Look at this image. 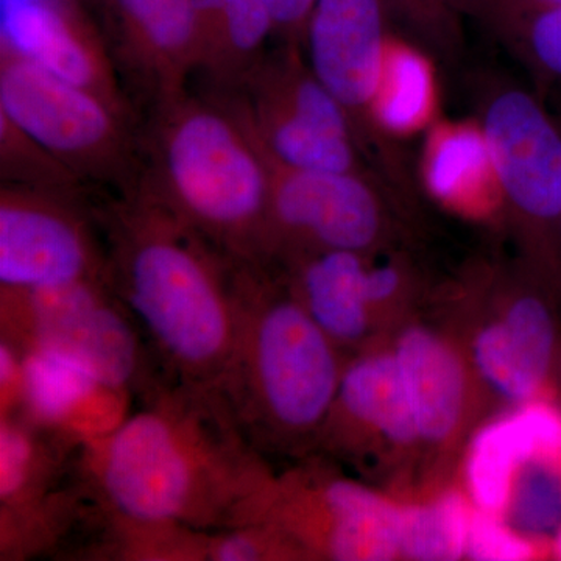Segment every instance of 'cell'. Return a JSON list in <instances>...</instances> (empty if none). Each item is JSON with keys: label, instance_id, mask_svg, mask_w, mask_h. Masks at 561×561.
Masks as SVG:
<instances>
[{"label": "cell", "instance_id": "obj_1", "mask_svg": "<svg viewBox=\"0 0 561 561\" xmlns=\"http://www.w3.org/2000/svg\"><path fill=\"white\" fill-rule=\"evenodd\" d=\"M77 471L111 518L201 531L253 522L275 478L216 390L171 381L83 438Z\"/></svg>", "mask_w": 561, "mask_h": 561}, {"label": "cell", "instance_id": "obj_2", "mask_svg": "<svg viewBox=\"0 0 561 561\" xmlns=\"http://www.w3.org/2000/svg\"><path fill=\"white\" fill-rule=\"evenodd\" d=\"M110 287L171 382L217 390L236 335L234 264L135 190L91 202Z\"/></svg>", "mask_w": 561, "mask_h": 561}, {"label": "cell", "instance_id": "obj_3", "mask_svg": "<svg viewBox=\"0 0 561 561\" xmlns=\"http://www.w3.org/2000/svg\"><path fill=\"white\" fill-rule=\"evenodd\" d=\"M236 335L217 393L251 445L309 456L334 408L341 350L271 264L236 262Z\"/></svg>", "mask_w": 561, "mask_h": 561}, {"label": "cell", "instance_id": "obj_4", "mask_svg": "<svg viewBox=\"0 0 561 561\" xmlns=\"http://www.w3.org/2000/svg\"><path fill=\"white\" fill-rule=\"evenodd\" d=\"M140 142L138 186L236 262L264 264L271 172L220 95L154 103Z\"/></svg>", "mask_w": 561, "mask_h": 561}, {"label": "cell", "instance_id": "obj_5", "mask_svg": "<svg viewBox=\"0 0 561 561\" xmlns=\"http://www.w3.org/2000/svg\"><path fill=\"white\" fill-rule=\"evenodd\" d=\"M476 121L526 265L561 290V116L497 72L474 79Z\"/></svg>", "mask_w": 561, "mask_h": 561}, {"label": "cell", "instance_id": "obj_6", "mask_svg": "<svg viewBox=\"0 0 561 561\" xmlns=\"http://www.w3.org/2000/svg\"><path fill=\"white\" fill-rule=\"evenodd\" d=\"M2 341L79 362L110 390L149 398L168 382L149 343L108 283L0 287Z\"/></svg>", "mask_w": 561, "mask_h": 561}, {"label": "cell", "instance_id": "obj_7", "mask_svg": "<svg viewBox=\"0 0 561 561\" xmlns=\"http://www.w3.org/2000/svg\"><path fill=\"white\" fill-rule=\"evenodd\" d=\"M214 94L230 103L272 161L378 179L345 110L313 72L301 44L279 41L234 88Z\"/></svg>", "mask_w": 561, "mask_h": 561}, {"label": "cell", "instance_id": "obj_8", "mask_svg": "<svg viewBox=\"0 0 561 561\" xmlns=\"http://www.w3.org/2000/svg\"><path fill=\"white\" fill-rule=\"evenodd\" d=\"M0 111L38 139L87 186L122 194L140 180V142L99 95L55 76L0 41Z\"/></svg>", "mask_w": 561, "mask_h": 561}, {"label": "cell", "instance_id": "obj_9", "mask_svg": "<svg viewBox=\"0 0 561 561\" xmlns=\"http://www.w3.org/2000/svg\"><path fill=\"white\" fill-rule=\"evenodd\" d=\"M391 20L386 0H317L301 47L316 76L341 103L365 160L400 198L415 197L408 154L376 121Z\"/></svg>", "mask_w": 561, "mask_h": 561}, {"label": "cell", "instance_id": "obj_10", "mask_svg": "<svg viewBox=\"0 0 561 561\" xmlns=\"http://www.w3.org/2000/svg\"><path fill=\"white\" fill-rule=\"evenodd\" d=\"M402 508L305 456L275 472L251 523L278 530L305 560L386 561L401 557Z\"/></svg>", "mask_w": 561, "mask_h": 561}, {"label": "cell", "instance_id": "obj_11", "mask_svg": "<svg viewBox=\"0 0 561 561\" xmlns=\"http://www.w3.org/2000/svg\"><path fill=\"white\" fill-rule=\"evenodd\" d=\"M267 164L271 197L264 264H289L327 251L371 256L389 243L391 209L400 205L376 176L289 168L271 158Z\"/></svg>", "mask_w": 561, "mask_h": 561}, {"label": "cell", "instance_id": "obj_12", "mask_svg": "<svg viewBox=\"0 0 561 561\" xmlns=\"http://www.w3.org/2000/svg\"><path fill=\"white\" fill-rule=\"evenodd\" d=\"M110 284L108 256L87 197L0 186V287Z\"/></svg>", "mask_w": 561, "mask_h": 561}, {"label": "cell", "instance_id": "obj_13", "mask_svg": "<svg viewBox=\"0 0 561 561\" xmlns=\"http://www.w3.org/2000/svg\"><path fill=\"white\" fill-rule=\"evenodd\" d=\"M552 290V284L526 265L524 283L511 286L500 317L472 343V359L483 381L513 404L549 397L560 350Z\"/></svg>", "mask_w": 561, "mask_h": 561}, {"label": "cell", "instance_id": "obj_14", "mask_svg": "<svg viewBox=\"0 0 561 561\" xmlns=\"http://www.w3.org/2000/svg\"><path fill=\"white\" fill-rule=\"evenodd\" d=\"M0 41L131 119L108 41L76 0H0Z\"/></svg>", "mask_w": 561, "mask_h": 561}, {"label": "cell", "instance_id": "obj_15", "mask_svg": "<svg viewBox=\"0 0 561 561\" xmlns=\"http://www.w3.org/2000/svg\"><path fill=\"white\" fill-rule=\"evenodd\" d=\"M108 46L125 73L151 103L187 91L197 72L198 46L191 0H105Z\"/></svg>", "mask_w": 561, "mask_h": 561}, {"label": "cell", "instance_id": "obj_16", "mask_svg": "<svg viewBox=\"0 0 561 561\" xmlns=\"http://www.w3.org/2000/svg\"><path fill=\"white\" fill-rule=\"evenodd\" d=\"M359 434L382 438L397 448H411L420 442L393 351L362 354L345 365L334 408L313 451L341 453Z\"/></svg>", "mask_w": 561, "mask_h": 561}, {"label": "cell", "instance_id": "obj_17", "mask_svg": "<svg viewBox=\"0 0 561 561\" xmlns=\"http://www.w3.org/2000/svg\"><path fill=\"white\" fill-rule=\"evenodd\" d=\"M561 449V405L551 397L516 404L476 432L465 460L472 505L504 515L515 472L537 454Z\"/></svg>", "mask_w": 561, "mask_h": 561}, {"label": "cell", "instance_id": "obj_18", "mask_svg": "<svg viewBox=\"0 0 561 561\" xmlns=\"http://www.w3.org/2000/svg\"><path fill=\"white\" fill-rule=\"evenodd\" d=\"M368 262L367 254L327 251L275 267L313 321L343 348L357 345L371 330L375 312L365 286Z\"/></svg>", "mask_w": 561, "mask_h": 561}, {"label": "cell", "instance_id": "obj_19", "mask_svg": "<svg viewBox=\"0 0 561 561\" xmlns=\"http://www.w3.org/2000/svg\"><path fill=\"white\" fill-rule=\"evenodd\" d=\"M411 400L420 442L442 445L463 415L467 378L451 343L423 327L402 331L393 346Z\"/></svg>", "mask_w": 561, "mask_h": 561}, {"label": "cell", "instance_id": "obj_20", "mask_svg": "<svg viewBox=\"0 0 561 561\" xmlns=\"http://www.w3.org/2000/svg\"><path fill=\"white\" fill-rule=\"evenodd\" d=\"M423 183L434 197L467 213L501 202L489 149L479 127L435 122L427 130Z\"/></svg>", "mask_w": 561, "mask_h": 561}, {"label": "cell", "instance_id": "obj_21", "mask_svg": "<svg viewBox=\"0 0 561 561\" xmlns=\"http://www.w3.org/2000/svg\"><path fill=\"white\" fill-rule=\"evenodd\" d=\"M438 92L432 55L409 38L390 33L387 41L376 121L387 139L430 130L437 122Z\"/></svg>", "mask_w": 561, "mask_h": 561}, {"label": "cell", "instance_id": "obj_22", "mask_svg": "<svg viewBox=\"0 0 561 561\" xmlns=\"http://www.w3.org/2000/svg\"><path fill=\"white\" fill-rule=\"evenodd\" d=\"M20 353L22 391L18 412L39 423L80 435L77 432L76 413L95 394L114 390L103 386L90 370L69 357L41 350Z\"/></svg>", "mask_w": 561, "mask_h": 561}, {"label": "cell", "instance_id": "obj_23", "mask_svg": "<svg viewBox=\"0 0 561 561\" xmlns=\"http://www.w3.org/2000/svg\"><path fill=\"white\" fill-rule=\"evenodd\" d=\"M470 496L449 490L426 504L402 508L401 557L443 561L467 557L474 505Z\"/></svg>", "mask_w": 561, "mask_h": 561}, {"label": "cell", "instance_id": "obj_24", "mask_svg": "<svg viewBox=\"0 0 561 561\" xmlns=\"http://www.w3.org/2000/svg\"><path fill=\"white\" fill-rule=\"evenodd\" d=\"M502 518L551 553L561 529V449L537 454L518 468Z\"/></svg>", "mask_w": 561, "mask_h": 561}, {"label": "cell", "instance_id": "obj_25", "mask_svg": "<svg viewBox=\"0 0 561 561\" xmlns=\"http://www.w3.org/2000/svg\"><path fill=\"white\" fill-rule=\"evenodd\" d=\"M482 0H386L391 22L432 57L456 62L465 47V25L478 20Z\"/></svg>", "mask_w": 561, "mask_h": 561}, {"label": "cell", "instance_id": "obj_26", "mask_svg": "<svg viewBox=\"0 0 561 561\" xmlns=\"http://www.w3.org/2000/svg\"><path fill=\"white\" fill-rule=\"evenodd\" d=\"M0 181L31 190L87 197V184L38 139L0 111Z\"/></svg>", "mask_w": 561, "mask_h": 561}, {"label": "cell", "instance_id": "obj_27", "mask_svg": "<svg viewBox=\"0 0 561 561\" xmlns=\"http://www.w3.org/2000/svg\"><path fill=\"white\" fill-rule=\"evenodd\" d=\"M542 87H561V7L531 11L493 32Z\"/></svg>", "mask_w": 561, "mask_h": 561}, {"label": "cell", "instance_id": "obj_28", "mask_svg": "<svg viewBox=\"0 0 561 561\" xmlns=\"http://www.w3.org/2000/svg\"><path fill=\"white\" fill-rule=\"evenodd\" d=\"M305 560L284 535L268 524L251 523L206 534L205 561Z\"/></svg>", "mask_w": 561, "mask_h": 561}, {"label": "cell", "instance_id": "obj_29", "mask_svg": "<svg viewBox=\"0 0 561 561\" xmlns=\"http://www.w3.org/2000/svg\"><path fill=\"white\" fill-rule=\"evenodd\" d=\"M542 546L513 529L501 515L474 507L468 531L467 559L526 561L540 556Z\"/></svg>", "mask_w": 561, "mask_h": 561}, {"label": "cell", "instance_id": "obj_30", "mask_svg": "<svg viewBox=\"0 0 561 561\" xmlns=\"http://www.w3.org/2000/svg\"><path fill=\"white\" fill-rule=\"evenodd\" d=\"M271 11L275 38L301 44L306 24L317 0H264Z\"/></svg>", "mask_w": 561, "mask_h": 561}, {"label": "cell", "instance_id": "obj_31", "mask_svg": "<svg viewBox=\"0 0 561 561\" xmlns=\"http://www.w3.org/2000/svg\"><path fill=\"white\" fill-rule=\"evenodd\" d=\"M561 7V0H482L478 20L491 33L531 11Z\"/></svg>", "mask_w": 561, "mask_h": 561}, {"label": "cell", "instance_id": "obj_32", "mask_svg": "<svg viewBox=\"0 0 561 561\" xmlns=\"http://www.w3.org/2000/svg\"><path fill=\"white\" fill-rule=\"evenodd\" d=\"M551 556H553V559L561 560V529L551 542Z\"/></svg>", "mask_w": 561, "mask_h": 561}, {"label": "cell", "instance_id": "obj_33", "mask_svg": "<svg viewBox=\"0 0 561 561\" xmlns=\"http://www.w3.org/2000/svg\"><path fill=\"white\" fill-rule=\"evenodd\" d=\"M560 253H561V231H560Z\"/></svg>", "mask_w": 561, "mask_h": 561}]
</instances>
